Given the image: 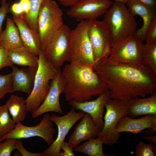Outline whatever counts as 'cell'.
<instances>
[{
    "mask_svg": "<svg viewBox=\"0 0 156 156\" xmlns=\"http://www.w3.org/2000/svg\"><path fill=\"white\" fill-rule=\"evenodd\" d=\"M16 139L8 138L3 142L0 141V156H10L12 152L16 149Z\"/></svg>",
    "mask_w": 156,
    "mask_h": 156,
    "instance_id": "cell-31",
    "label": "cell"
},
{
    "mask_svg": "<svg viewBox=\"0 0 156 156\" xmlns=\"http://www.w3.org/2000/svg\"><path fill=\"white\" fill-rule=\"evenodd\" d=\"M93 67L109 90L110 99L127 101L156 94V75L142 64L121 63L104 57Z\"/></svg>",
    "mask_w": 156,
    "mask_h": 156,
    "instance_id": "cell-1",
    "label": "cell"
},
{
    "mask_svg": "<svg viewBox=\"0 0 156 156\" xmlns=\"http://www.w3.org/2000/svg\"><path fill=\"white\" fill-rule=\"evenodd\" d=\"M103 21L110 30L112 46L132 36L135 35L137 24L125 4L115 1L104 14Z\"/></svg>",
    "mask_w": 156,
    "mask_h": 156,
    "instance_id": "cell-3",
    "label": "cell"
},
{
    "mask_svg": "<svg viewBox=\"0 0 156 156\" xmlns=\"http://www.w3.org/2000/svg\"><path fill=\"white\" fill-rule=\"evenodd\" d=\"M87 29V22L84 20L80 21L71 30L69 63L94 64L92 49Z\"/></svg>",
    "mask_w": 156,
    "mask_h": 156,
    "instance_id": "cell-7",
    "label": "cell"
},
{
    "mask_svg": "<svg viewBox=\"0 0 156 156\" xmlns=\"http://www.w3.org/2000/svg\"><path fill=\"white\" fill-rule=\"evenodd\" d=\"M63 12L57 3L53 0H44L39 12L38 26L43 52L63 25Z\"/></svg>",
    "mask_w": 156,
    "mask_h": 156,
    "instance_id": "cell-5",
    "label": "cell"
},
{
    "mask_svg": "<svg viewBox=\"0 0 156 156\" xmlns=\"http://www.w3.org/2000/svg\"><path fill=\"white\" fill-rule=\"evenodd\" d=\"M127 9L133 16L138 15L143 20L142 27L138 29L135 36L142 42L146 40L148 29L153 18L156 16L155 7L145 5L138 0H127Z\"/></svg>",
    "mask_w": 156,
    "mask_h": 156,
    "instance_id": "cell-17",
    "label": "cell"
},
{
    "mask_svg": "<svg viewBox=\"0 0 156 156\" xmlns=\"http://www.w3.org/2000/svg\"><path fill=\"white\" fill-rule=\"evenodd\" d=\"M13 92L12 72L5 75L0 74V100L7 93Z\"/></svg>",
    "mask_w": 156,
    "mask_h": 156,
    "instance_id": "cell-29",
    "label": "cell"
},
{
    "mask_svg": "<svg viewBox=\"0 0 156 156\" xmlns=\"http://www.w3.org/2000/svg\"><path fill=\"white\" fill-rule=\"evenodd\" d=\"M0 45L8 50L24 47L18 29L11 18L7 19L5 28L0 36Z\"/></svg>",
    "mask_w": 156,
    "mask_h": 156,
    "instance_id": "cell-22",
    "label": "cell"
},
{
    "mask_svg": "<svg viewBox=\"0 0 156 156\" xmlns=\"http://www.w3.org/2000/svg\"><path fill=\"white\" fill-rule=\"evenodd\" d=\"M110 94L108 89L94 100L81 102L71 100L68 101V104L75 110H79L89 114L96 127L101 131L104 125L105 105L110 99Z\"/></svg>",
    "mask_w": 156,
    "mask_h": 156,
    "instance_id": "cell-15",
    "label": "cell"
},
{
    "mask_svg": "<svg viewBox=\"0 0 156 156\" xmlns=\"http://www.w3.org/2000/svg\"><path fill=\"white\" fill-rule=\"evenodd\" d=\"M128 101L111 99L105 103L103 127L97 136L105 145L112 146L119 139L120 133L116 132V127L119 120L127 112Z\"/></svg>",
    "mask_w": 156,
    "mask_h": 156,
    "instance_id": "cell-6",
    "label": "cell"
},
{
    "mask_svg": "<svg viewBox=\"0 0 156 156\" xmlns=\"http://www.w3.org/2000/svg\"><path fill=\"white\" fill-rule=\"evenodd\" d=\"M32 91L25 99L27 112L31 114L39 107L49 90L50 82L59 70L56 68L46 58L41 51Z\"/></svg>",
    "mask_w": 156,
    "mask_h": 156,
    "instance_id": "cell-4",
    "label": "cell"
},
{
    "mask_svg": "<svg viewBox=\"0 0 156 156\" xmlns=\"http://www.w3.org/2000/svg\"><path fill=\"white\" fill-rule=\"evenodd\" d=\"M19 2L22 6L23 11V14L28 13L30 9L29 0H20Z\"/></svg>",
    "mask_w": 156,
    "mask_h": 156,
    "instance_id": "cell-38",
    "label": "cell"
},
{
    "mask_svg": "<svg viewBox=\"0 0 156 156\" xmlns=\"http://www.w3.org/2000/svg\"><path fill=\"white\" fill-rule=\"evenodd\" d=\"M63 5L71 7L80 0H58Z\"/></svg>",
    "mask_w": 156,
    "mask_h": 156,
    "instance_id": "cell-39",
    "label": "cell"
},
{
    "mask_svg": "<svg viewBox=\"0 0 156 156\" xmlns=\"http://www.w3.org/2000/svg\"><path fill=\"white\" fill-rule=\"evenodd\" d=\"M61 149L63 152H60L59 156H75L73 148L70 146L68 142L64 141L61 146Z\"/></svg>",
    "mask_w": 156,
    "mask_h": 156,
    "instance_id": "cell-36",
    "label": "cell"
},
{
    "mask_svg": "<svg viewBox=\"0 0 156 156\" xmlns=\"http://www.w3.org/2000/svg\"><path fill=\"white\" fill-rule=\"evenodd\" d=\"M8 57L13 64L20 66H37L39 57L32 53L24 47L8 50Z\"/></svg>",
    "mask_w": 156,
    "mask_h": 156,
    "instance_id": "cell-23",
    "label": "cell"
},
{
    "mask_svg": "<svg viewBox=\"0 0 156 156\" xmlns=\"http://www.w3.org/2000/svg\"><path fill=\"white\" fill-rule=\"evenodd\" d=\"M145 40L146 42L156 41V16L152 20L149 27Z\"/></svg>",
    "mask_w": 156,
    "mask_h": 156,
    "instance_id": "cell-32",
    "label": "cell"
},
{
    "mask_svg": "<svg viewBox=\"0 0 156 156\" xmlns=\"http://www.w3.org/2000/svg\"><path fill=\"white\" fill-rule=\"evenodd\" d=\"M87 32L93 51L94 63L103 57H108L111 51V35L109 29L103 20H86Z\"/></svg>",
    "mask_w": 156,
    "mask_h": 156,
    "instance_id": "cell-8",
    "label": "cell"
},
{
    "mask_svg": "<svg viewBox=\"0 0 156 156\" xmlns=\"http://www.w3.org/2000/svg\"><path fill=\"white\" fill-rule=\"evenodd\" d=\"M11 67L13 92L20 91L29 95L33 89L38 66L20 69L13 65Z\"/></svg>",
    "mask_w": 156,
    "mask_h": 156,
    "instance_id": "cell-20",
    "label": "cell"
},
{
    "mask_svg": "<svg viewBox=\"0 0 156 156\" xmlns=\"http://www.w3.org/2000/svg\"><path fill=\"white\" fill-rule=\"evenodd\" d=\"M71 30L67 25L64 24L42 52L57 69H60L65 62H69Z\"/></svg>",
    "mask_w": 156,
    "mask_h": 156,
    "instance_id": "cell-10",
    "label": "cell"
},
{
    "mask_svg": "<svg viewBox=\"0 0 156 156\" xmlns=\"http://www.w3.org/2000/svg\"><path fill=\"white\" fill-rule=\"evenodd\" d=\"M128 102L129 108L126 115L130 118L156 114V94L148 98H135Z\"/></svg>",
    "mask_w": 156,
    "mask_h": 156,
    "instance_id": "cell-21",
    "label": "cell"
},
{
    "mask_svg": "<svg viewBox=\"0 0 156 156\" xmlns=\"http://www.w3.org/2000/svg\"><path fill=\"white\" fill-rule=\"evenodd\" d=\"M156 127L148 128L144 131V133L146 135H152L156 133Z\"/></svg>",
    "mask_w": 156,
    "mask_h": 156,
    "instance_id": "cell-42",
    "label": "cell"
},
{
    "mask_svg": "<svg viewBox=\"0 0 156 156\" xmlns=\"http://www.w3.org/2000/svg\"><path fill=\"white\" fill-rule=\"evenodd\" d=\"M13 65L9 59L8 50L0 45V70L4 67H12Z\"/></svg>",
    "mask_w": 156,
    "mask_h": 156,
    "instance_id": "cell-34",
    "label": "cell"
},
{
    "mask_svg": "<svg viewBox=\"0 0 156 156\" xmlns=\"http://www.w3.org/2000/svg\"><path fill=\"white\" fill-rule=\"evenodd\" d=\"M44 0H29L30 6L28 13L22 14L23 18L31 29L38 32V19L42 3Z\"/></svg>",
    "mask_w": 156,
    "mask_h": 156,
    "instance_id": "cell-27",
    "label": "cell"
},
{
    "mask_svg": "<svg viewBox=\"0 0 156 156\" xmlns=\"http://www.w3.org/2000/svg\"><path fill=\"white\" fill-rule=\"evenodd\" d=\"M1 137V134H0V138Z\"/></svg>",
    "mask_w": 156,
    "mask_h": 156,
    "instance_id": "cell-44",
    "label": "cell"
},
{
    "mask_svg": "<svg viewBox=\"0 0 156 156\" xmlns=\"http://www.w3.org/2000/svg\"><path fill=\"white\" fill-rule=\"evenodd\" d=\"M81 119L68 140V142L73 148L83 141L97 137L100 131L88 114L85 113Z\"/></svg>",
    "mask_w": 156,
    "mask_h": 156,
    "instance_id": "cell-18",
    "label": "cell"
},
{
    "mask_svg": "<svg viewBox=\"0 0 156 156\" xmlns=\"http://www.w3.org/2000/svg\"><path fill=\"white\" fill-rule=\"evenodd\" d=\"M93 65L69 63L65 66L62 71L66 80L63 93L66 101H88L108 89L94 70Z\"/></svg>",
    "mask_w": 156,
    "mask_h": 156,
    "instance_id": "cell-2",
    "label": "cell"
},
{
    "mask_svg": "<svg viewBox=\"0 0 156 156\" xmlns=\"http://www.w3.org/2000/svg\"><path fill=\"white\" fill-rule=\"evenodd\" d=\"M85 113L78 112L73 108L68 113L62 116L55 114L50 115L51 120L57 127L58 133L56 138L42 153L43 156H59L61 146L73 126L85 115Z\"/></svg>",
    "mask_w": 156,
    "mask_h": 156,
    "instance_id": "cell-12",
    "label": "cell"
},
{
    "mask_svg": "<svg viewBox=\"0 0 156 156\" xmlns=\"http://www.w3.org/2000/svg\"><path fill=\"white\" fill-rule=\"evenodd\" d=\"M155 127L156 114L145 115L137 119L130 118L125 115L119 120L116 131L119 133L128 132L137 134L145 129Z\"/></svg>",
    "mask_w": 156,
    "mask_h": 156,
    "instance_id": "cell-19",
    "label": "cell"
},
{
    "mask_svg": "<svg viewBox=\"0 0 156 156\" xmlns=\"http://www.w3.org/2000/svg\"><path fill=\"white\" fill-rule=\"evenodd\" d=\"M16 125L5 105L0 106V134L1 137L11 131Z\"/></svg>",
    "mask_w": 156,
    "mask_h": 156,
    "instance_id": "cell-28",
    "label": "cell"
},
{
    "mask_svg": "<svg viewBox=\"0 0 156 156\" xmlns=\"http://www.w3.org/2000/svg\"><path fill=\"white\" fill-rule=\"evenodd\" d=\"M103 141L97 138L87 140L73 148V151L81 153L88 156H116L114 154L104 153L103 149Z\"/></svg>",
    "mask_w": 156,
    "mask_h": 156,
    "instance_id": "cell-25",
    "label": "cell"
},
{
    "mask_svg": "<svg viewBox=\"0 0 156 156\" xmlns=\"http://www.w3.org/2000/svg\"><path fill=\"white\" fill-rule=\"evenodd\" d=\"M142 138L144 139L147 141L151 142L156 144V136L152 135L150 136L146 135V136H142Z\"/></svg>",
    "mask_w": 156,
    "mask_h": 156,
    "instance_id": "cell-41",
    "label": "cell"
},
{
    "mask_svg": "<svg viewBox=\"0 0 156 156\" xmlns=\"http://www.w3.org/2000/svg\"><path fill=\"white\" fill-rule=\"evenodd\" d=\"M142 3L146 5L155 7L156 5V1L155 0H138Z\"/></svg>",
    "mask_w": 156,
    "mask_h": 156,
    "instance_id": "cell-40",
    "label": "cell"
},
{
    "mask_svg": "<svg viewBox=\"0 0 156 156\" xmlns=\"http://www.w3.org/2000/svg\"><path fill=\"white\" fill-rule=\"evenodd\" d=\"M115 1L120 2L125 4H127V0H115Z\"/></svg>",
    "mask_w": 156,
    "mask_h": 156,
    "instance_id": "cell-43",
    "label": "cell"
},
{
    "mask_svg": "<svg viewBox=\"0 0 156 156\" xmlns=\"http://www.w3.org/2000/svg\"><path fill=\"white\" fill-rule=\"evenodd\" d=\"M66 84V79L60 69L50 82V88L46 97L38 109L32 114V117L36 118L49 112L62 114L63 111L60 105V97L64 93Z\"/></svg>",
    "mask_w": 156,
    "mask_h": 156,
    "instance_id": "cell-14",
    "label": "cell"
},
{
    "mask_svg": "<svg viewBox=\"0 0 156 156\" xmlns=\"http://www.w3.org/2000/svg\"><path fill=\"white\" fill-rule=\"evenodd\" d=\"M46 113L39 123L36 126H26L22 124L21 122L16 123L13 130L0 138V141L8 138L21 139L38 137L43 139L49 146L55 140L54 135L56 130L50 115Z\"/></svg>",
    "mask_w": 156,
    "mask_h": 156,
    "instance_id": "cell-9",
    "label": "cell"
},
{
    "mask_svg": "<svg viewBox=\"0 0 156 156\" xmlns=\"http://www.w3.org/2000/svg\"><path fill=\"white\" fill-rule=\"evenodd\" d=\"M113 4L110 0H80L67 14L79 21L96 20L104 15Z\"/></svg>",
    "mask_w": 156,
    "mask_h": 156,
    "instance_id": "cell-13",
    "label": "cell"
},
{
    "mask_svg": "<svg viewBox=\"0 0 156 156\" xmlns=\"http://www.w3.org/2000/svg\"><path fill=\"white\" fill-rule=\"evenodd\" d=\"M16 149L23 156H43L42 153H34L26 150L23 147L22 141L21 139H16L15 142Z\"/></svg>",
    "mask_w": 156,
    "mask_h": 156,
    "instance_id": "cell-35",
    "label": "cell"
},
{
    "mask_svg": "<svg viewBox=\"0 0 156 156\" xmlns=\"http://www.w3.org/2000/svg\"><path fill=\"white\" fill-rule=\"evenodd\" d=\"M142 42L135 35L129 36L113 44L108 57L121 63L142 64Z\"/></svg>",
    "mask_w": 156,
    "mask_h": 156,
    "instance_id": "cell-11",
    "label": "cell"
},
{
    "mask_svg": "<svg viewBox=\"0 0 156 156\" xmlns=\"http://www.w3.org/2000/svg\"><path fill=\"white\" fill-rule=\"evenodd\" d=\"M11 10L14 15H20L23 13V11L22 6L19 3H15L11 6Z\"/></svg>",
    "mask_w": 156,
    "mask_h": 156,
    "instance_id": "cell-37",
    "label": "cell"
},
{
    "mask_svg": "<svg viewBox=\"0 0 156 156\" xmlns=\"http://www.w3.org/2000/svg\"><path fill=\"white\" fill-rule=\"evenodd\" d=\"M5 105L16 124L25 120L27 111L25 101L23 97L12 95L5 102Z\"/></svg>",
    "mask_w": 156,
    "mask_h": 156,
    "instance_id": "cell-24",
    "label": "cell"
},
{
    "mask_svg": "<svg viewBox=\"0 0 156 156\" xmlns=\"http://www.w3.org/2000/svg\"><path fill=\"white\" fill-rule=\"evenodd\" d=\"M154 152H156L155 144L151 142L146 144L140 141L136 146L135 155L136 156H155Z\"/></svg>",
    "mask_w": 156,
    "mask_h": 156,
    "instance_id": "cell-30",
    "label": "cell"
},
{
    "mask_svg": "<svg viewBox=\"0 0 156 156\" xmlns=\"http://www.w3.org/2000/svg\"><path fill=\"white\" fill-rule=\"evenodd\" d=\"M1 4V6L0 7V36L3 31L2 26L3 21L7 14L10 11V3H7L6 0H2Z\"/></svg>",
    "mask_w": 156,
    "mask_h": 156,
    "instance_id": "cell-33",
    "label": "cell"
},
{
    "mask_svg": "<svg viewBox=\"0 0 156 156\" xmlns=\"http://www.w3.org/2000/svg\"><path fill=\"white\" fill-rule=\"evenodd\" d=\"M142 64L156 75V41L143 44Z\"/></svg>",
    "mask_w": 156,
    "mask_h": 156,
    "instance_id": "cell-26",
    "label": "cell"
},
{
    "mask_svg": "<svg viewBox=\"0 0 156 156\" xmlns=\"http://www.w3.org/2000/svg\"><path fill=\"white\" fill-rule=\"evenodd\" d=\"M12 19L18 29L24 47L32 53L38 56L41 51L39 32L29 27L22 15H14Z\"/></svg>",
    "mask_w": 156,
    "mask_h": 156,
    "instance_id": "cell-16",
    "label": "cell"
}]
</instances>
